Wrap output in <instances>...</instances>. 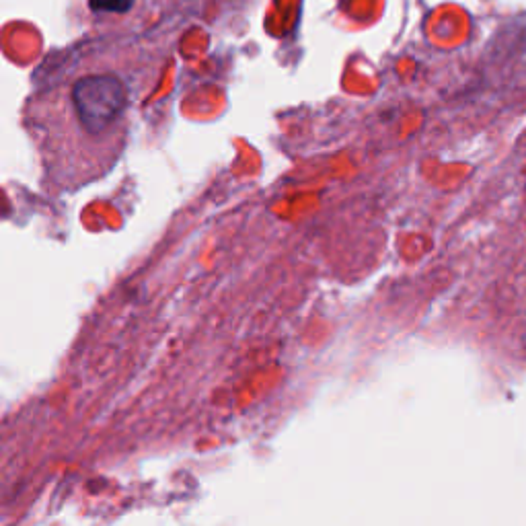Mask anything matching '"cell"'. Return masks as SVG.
<instances>
[{
  "instance_id": "2",
  "label": "cell",
  "mask_w": 526,
  "mask_h": 526,
  "mask_svg": "<svg viewBox=\"0 0 526 526\" xmlns=\"http://www.w3.org/2000/svg\"><path fill=\"white\" fill-rule=\"evenodd\" d=\"M140 0H89V11L95 17H128Z\"/></svg>"
},
{
  "instance_id": "1",
  "label": "cell",
  "mask_w": 526,
  "mask_h": 526,
  "mask_svg": "<svg viewBox=\"0 0 526 526\" xmlns=\"http://www.w3.org/2000/svg\"><path fill=\"white\" fill-rule=\"evenodd\" d=\"M157 58L124 42H89L62 54L25 105L44 179L74 192L109 173L128 146Z\"/></svg>"
}]
</instances>
